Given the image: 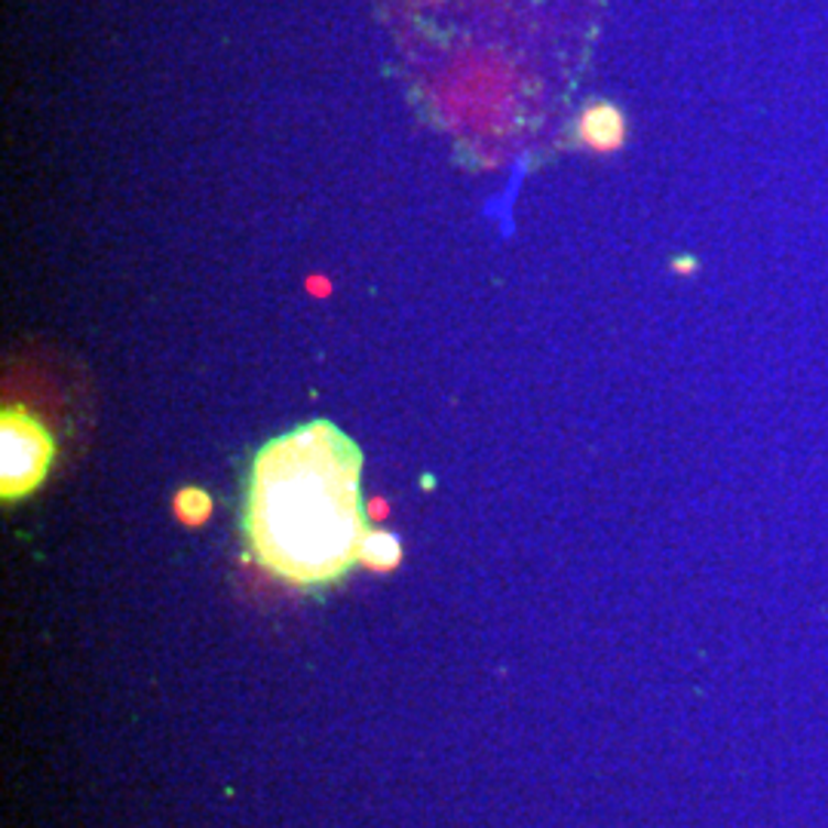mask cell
<instances>
[{
  "mask_svg": "<svg viewBox=\"0 0 828 828\" xmlns=\"http://www.w3.org/2000/svg\"><path fill=\"white\" fill-rule=\"evenodd\" d=\"M240 529L249 558L276 580L304 592L341 584L372 534L359 445L331 421L268 439L246 472Z\"/></svg>",
  "mask_w": 828,
  "mask_h": 828,
  "instance_id": "1",
  "label": "cell"
},
{
  "mask_svg": "<svg viewBox=\"0 0 828 828\" xmlns=\"http://www.w3.org/2000/svg\"><path fill=\"white\" fill-rule=\"evenodd\" d=\"M56 464V439L25 405H7L0 414V498L19 503L46 482Z\"/></svg>",
  "mask_w": 828,
  "mask_h": 828,
  "instance_id": "2",
  "label": "cell"
},
{
  "mask_svg": "<svg viewBox=\"0 0 828 828\" xmlns=\"http://www.w3.org/2000/svg\"><path fill=\"white\" fill-rule=\"evenodd\" d=\"M577 142L596 154H611L627 142V117L611 101L586 105L577 120Z\"/></svg>",
  "mask_w": 828,
  "mask_h": 828,
  "instance_id": "3",
  "label": "cell"
},
{
  "mask_svg": "<svg viewBox=\"0 0 828 828\" xmlns=\"http://www.w3.org/2000/svg\"><path fill=\"white\" fill-rule=\"evenodd\" d=\"M400 562V543L393 534H386V531H372L369 537H366V546H362V565H369V568H393Z\"/></svg>",
  "mask_w": 828,
  "mask_h": 828,
  "instance_id": "4",
  "label": "cell"
},
{
  "mask_svg": "<svg viewBox=\"0 0 828 828\" xmlns=\"http://www.w3.org/2000/svg\"><path fill=\"white\" fill-rule=\"evenodd\" d=\"M178 513L187 522H200L203 515L209 513V498L197 488H187L185 494H178Z\"/></svg>",
  "mask_w": 828,
  "mask_h": 828,
  "instance_id": "5",
  "label": "cell"
},
{
  "mask_svg": "<svg viewBox=\"0 0 828 828\" xmlns=\"http://www.w3.org/2000/svg\"><path fill=\"white\" fill-rule=\"evenodd\" d=\"M697 268H700V261L694 255H678L672 261V271L675 273H697Z\"/></svg>",
  "mask_w": 828,
  "mask_h": 828,
  "instance_id": "6",
  "label": "cell"
}]
</instances>
